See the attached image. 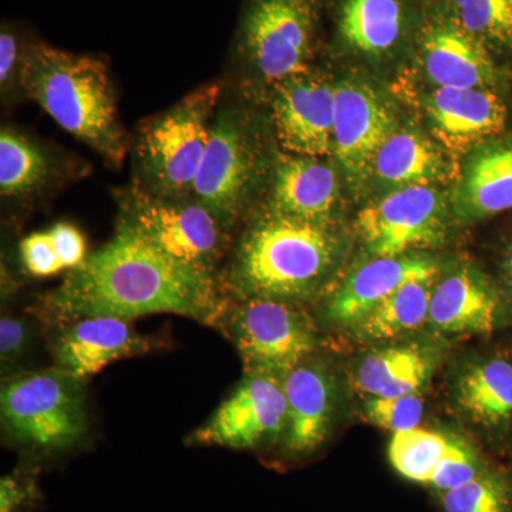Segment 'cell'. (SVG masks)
Listing matches in <instances>:
<instances>
[{
  "mask_svg": "<svg viewBox=\"0 0 512 512\" xmlns=\"http://www.w3.org/2000/svg\"><path fill=\"white\" fill-rule=\"evenodd\" d=\"M221 93L220 84H205L141 128L136 160L146 190L167 198L194 195Z\"/></svg>",
  "mask_w": 512,
  "mask_h": 512,
  "instance_id": "277c9868",
  "label": "cell"
},
{
  "mask_svg": "<svg viewBox=\"0 0 512 512\" xmlns=\"http://www.w3.org/2000/svg\"><path fill=\"white\" fill-rule=\"evenodd\" d=\"M394 187L431 185L443 180L447 164L439 148L416 131H393L373 160L372 171Z\"/></svg>",
  "mask_w": 512,
  "mask_h": 512,
  "instance_id": "cb8c5ba5",
  "label": "cell"
},
{
  "mask_svg": "<svg viewBox=\"0 0 512 512\" xmlns=\"http://www.w3.org/2000/svg\"><path fill=\"white\" fill-rule=\"evenodd\" d=\"M244 360L248 372L284 379L315 352V330L291 302L276 299H241L225 309L218 323ZM217 326V328H218Z\"/></svg>",
  "mask_w": 512,
  "mask_h": 512,
  "instance_id": "ba28073f",
  "label": "cell"
},
{
  "mask_svg": "<svg viewBox=\"0 0 512 512\" xmlns=\"http://www.w3.org/2000/svg\"><path fill=\"white\" fill-rule=\"evenodd\" d=\"M316 0H249L237 52L268 84L308 72L318 23Z\"/></svg>",
  "mask_w": 512,
  "mask_h": 512,
  "instance_id": "52a82bcc",
  "label": "cell"
},
{
  "mask_svg": "<svg viewBox=\"0 0 512 512\" xmlns=\"http://www.w3.org/2000/svg\"><path fill=\"white\" fill-rule=\"evenodd\" d=\"M119 225L178 264L215 276L224 255L227 231L194 197L167 198L144 187L117 192Z\"/></svg>",
  "mask_w": 512,
  "mask_h": 512,
  "instance_id": "8992f818",
  "label": "cell"
},
{
  "mask_svg": "<svg viewBox=\"0 0 512 512\" xmlns=\"http://www.w3.org/2000/svg\"><path fill=\"white\" fill-rule=\"evenodd\" d=\"M393 131V116L372 87L348 80L336 86L333 154L350 183L366 180L377 151Z\"/></svg>",
  "mask_w": 512,
  "mask_h": 512,
  "instance_id": "5bb4252c",
  "label": "cell"
},
{
  "mask_svg": "<svg viewBox=\"0 0 512 512\" xmlns=\"http://www.w3.org/2000/svg\"><path fill=\"white\" fill-rule=\"evenodd\" d=\"M286 399L281 377L248 372L210 419L188 436L191 446L252 450L282 439Z\"/></svg>",
  "mask_w": 512,
  "mask_h": 512,
  "instance_id": "30bf717a",
  "label": "cell"
},
{
  "mask_svg": "<svg viewBox=\"0 0 512 512\" xmlns=\"http://www.w3.org/2000/svg\"><path fill=\"white\" fill-rule=\"evenodd\" d=\"M511 485L500 473L484 470L470 483L443 493L444 512H508Z\"/></svg>",
  "mask_w": 512,
  "mask_h": 512,
  "instance_id": "f546056e",
  "label": "cell"
},
{
  "mask_svg": "<svg viewBox=\"0 0 512 512\" xmlns=\"http://www.w3.org/2000/svg\"><path fill=\"white\" fill-rule=\"evenodd\" d=\"M335 19L339 42L350 52L375 59L399 49L412 30L406 0H338Z\"/></svg>",
  "mask_w": 512,
  "mask_h": 512,
  "instance_id": "ffe728a7",
  "label": "cell"
},
{
  "mask_svg": "<svg viewBox=\"0 0 512 512\" xmlns=\"http://www.w3.org/2000/svg\"><path fill=\"white\" fill-rule=\"evenodd\" d=\"M286 424L282 446L289 456L305 457L318 450L332 430L335 383L325 366L306 360L282 379Z\"/></svg>",
  "mask_w": 512,
  "mask_h": 512,
  "instance_id": "2e32d148",
  "label": "cell"
},
{
  "mask_svg": "<svg viewBox=\"0 0 512 512\" xmlns=\"http://www.w3.org/2000/svg\"><path fill=\"white\" fill-rule=\"evenodd\" d=\"M370 423L392 433L419 427L424 414L420 393L402 397H370L365 406Z\"/></svg>",
  "mask_w": 512,
  "mask_h": 512,
  "instance_id": "1f68e13d",
  "label": "cell"
},
{
  "mask_svg": "<svg viewBox=\"0 0 512 512\" xmlns=\"http://www.w3.org/2000/svg\"><path fill=\"white\" fill-rule=\"evenodd\" d=\"M483 471L480 458L473 447L450 437L446 453L434 468L429 484L443 494L470 483Z\"/></svg>",
  "mask_w": 512,
  "mask_h": 512,
  "instance_id": "4dcf8cb0",
  "label": "cell"
},
{
  "mask_svg": "<svg viewBox=\"0 0 512 512\" xmlns=\"http://www.w3.org/2000/svg\"><path fill=\"white\" fill-rule=\"evenodd\" d=\"M84 383L55 366L9 377L0 392L3 430L39 453L76 446L89 427Z\"/></svg>",
  "mask_w": 512,
  "mask_h": 512,
  "instance_id": "5b68a950",
  "label": "cell"
},
{
  "mask_svg": "<svg viewBox=\"0 0 512 512\" xmlns=\"http://www.w3.org/2000/svg\"><path fill=\"white\" fill-rule=\"evenodd\" d=\"M357 232L375 256H402L439 245L447 232V207L433 185L397 188L359 212Z\"/></svg>",
  "mask_w": 512,
  "mask_h": 512,
  "instance_id": "8fae6325",
  "label": "cell"
},
{
  "mask_svg": "<svg viewBox=\"0 0 512 512\" xmlns=\"http://www.w3.org/2000/svg\"><path fill=\"white\" fill-rule=\"evenodd\" d=\"M458 406L474 423L501 427L512 419V365L490 359L468 369L457 383Z\"/></svg>",
  "mask_w": 512,
  "mask_h": 512,
  "instance_id": "d4e9b609",
  "label": "cell"
},
{
  "mask_svg": "<svg viewBox=\"0 0 512 512\" xmlns=\"http://www.w3.org/2000/svg\"><path fill=\"white\" fill-rule=\"evenodd\" d=\"M436 274V264L423 256H376L333 293L329 318L339 325L353 326L397 289L413 281H430Z\"/></svg>",
  "mask_w": 512,
  "mask_h": 512,
  "instance_id": "e0dca14e",
  "label": "cell"
},
{
  "mask_svg": "<svg viewBox=\"0 0 512 512\" xmlns=\"http://www.w3.org/2000/svg\"><path fill=\"white\" fill-rule=\"evenodd\" d=\"M424 72L443 89H488L497 80L491 49L451 18L440 3L416 37Z\"/></svg>",
  "mask_w": 512,
  "mask_h": 512,
  "instance_id": "7c38bea8",
  "label": "cell"
},
{
  "mask_svg": "<svg viewBox=\"0 0 512 512\" xmlns=\"http://www.w3.org/2000/svg\"><path fill=\"white\" fill-rule=\"evenodd\" d=\"M55 158L33 138L15 128L0 133V192L8 200H26L52 184Z\"/></svg>",
  "mask_w": 512,
  "mask_h": 512,
  "instance_id": "484cf974",
  "label": "cell"
},
{
  "mask_svg": "<svg viewBox=\"0 0 512 512\" xmlns=\"http://www.w3.org/2000/svg\"><path fill=\"white\" fill-rule=\"evenodd\" d=\"M508 269H510V275L512 278V251H511L510 259H508Z\"/></svg>",
  "mask_w": 512,
  "mask_h": 512,
  "instance_id": "74e56055",
  "label": "cell"
},
{
  "mask_svg": "<svg viewBox=\"0 0 512 512\" xmlns=\"http://www.w3.org/2000/svg\"><path fill=\"white\" fill-rule=\"evenodd\" d=\"M427 113L437 137L460 151L501 133L507 121V106L490 89L437 87L427 100Z\"/></svg>",
  "mask_w": 512,
  "mask_h": 512,
  "instance_id": "d6986e66",
  "label": "cell"
},
{
  "mask_svg": "<svg viewBox=\"0 0 512 512\" xmlns=\"http://www.w3.org/2000/svg\"><path fill=\"white\" fill-rule=\"evenodd\" d=\"M338 198V175L319 158L286 153L276 161L271 214L326 227Z\"/></svg>",
  "mask_w": 512,
  "mask_h": 512,
  "instance_id": "ac0fdd59",
  "label": "cell"
},
{
  "mask_svg": "<svg viewBox=\"0 0 512 512\" xmlns=\"http://www.w3.org/2000/svg\"><path fill=\"white\" fill-rule=\"evenodd\" d=\"M32 325L28 319L6 315L0 319V362L12 366L28 355L33 343Z\"/></svg>",
  "mask_w": 512,
  "mask_h": 512,
  "instance_id": "d590c367",
  "label": "cell"
},
{
  "mask_svg": "<svg viewBox=\"0 0 512 512\" xmlns=\"http://www.w3.org/2000/svg\"><path fill=\"white\" fill-rule=\"evenodd\" d=\"M42 306L59 325L94 316L133 320L168 313L217 328L227 302L215 276L178 264L117 225L111 241L47 292Z\"/></svg>",
  "mask_w": 512,
  "mask_h": 512,
  "instance_id": "6da1fadb",
  "label": "cell"
},
{
  "mask_svg": "<svg viewBox=\"0 0 512 512\" xmlns=\"http://www.w3.org/2000/svg\"><path fill=\"white\" fill-rule=\"evenodd\" d=\"M20 86L63 130L104 160L113 165L124 160L126 136L117 117L109 67L99 57L33 42Z\"/></svg>",
  "mask_w": 512,
  "mask_h": 512,
  "instance_id": "7a4b0ae2",
  "label": "cell"
},
{
  "mask_svg": "<svg viewBox=\"0 0 512 512\" xmlns=\"http://www.w3.org/2000/svg\"><path fill=\"white\" fill-rule=\"evenodd\" d=\"M500 302L491 286L470 269L448 275L431 292V328L446 335H485L497 325Z\"/></svg>",
  "mask_w": 512,
  "mask_h": 512,
  "instance_id": "44dd1931",
  "label": "cell"
},
{
  "mask_svg": "<svg viewBox=\"0 0 512 512\" xmlns=\"http://www.w3.org/2000/svg\"><path fill=\"white\" fill-rule=\"evenodd\" d=\"M450 437L416 427L394 433L389 444V460L406 480L429 484L434 468L446 453Z\"/></svg>",
  "mask_w": 512,
  "mask_h": 512,
  "instance_id": "f1b7e54d",
  "label": "cell"
},
{
  "mask_svg": "<svg viewBox=\"0 0 512 512\" xmlns=\"http://www.w3.org/2000/svg\"><path fill=\"white\" fill-rule=\"evenodd\" d=\"M336 252L338 242L325 225L268 212L242 237L225 282L238 301H303L325 282Z\"/></svg>",
  "mask_w": 512,
  "mask_h": 512,
  "instance_id": "3957f363",
  "label": "cell"
},
{
  "mask_svg": "<svg viewBox=\"0 0 512 512\" xmlns=\"http://www.w3.org/2000/svg\"><path fill=\"white\" fill-rule=\"evenodd\" d=\"M151 340L138 333L130 320L94 316L60 323L50 345V355L57 369L86 382L104 367L146 355Z\"/></svg>",
  "mask_w": 512,
  "mask_h": 512,
  "instance_id": "9a60e30c",
  "label": "cell"
},
{
  "mask_svg": "<svg viewBox=\"0 0 512 512\" xmlns=\"http://www.w3.org/2000/svg\"><path fill=\"white\" fill-rule=\"evenodd\" d=\"M336 86L308 72L276 86L272 121L288 154L326 157L333 153Z\"/></svg>",
  "mask_w": 512,
  "mask_h": 512,
  "instance_id": "4fadbf2b",
  "label": "cell"
},
{
  "mask_svg": "<svg viewBox=\"0 0 512 512\" xmlns=\"http://www.w3.org/2000/svg\"><path fill=\"white\" fill-rule=\"evenodd\" d=\"M433 279L413 281L384 299L352 326L362 342H382L420 328L429 320Z\"/></svg>",
  "mask_w": 512,
  "mask_h": 512,
  "instance_id": "4316f807",
  "label": "cell"
},
{
  "mask_svg": "<svg viewBox=\"0 0 512 512\" xmlns=\"http://www.w3.org/2000/svg\"><path fill=\"white\" fill-rule=\"evenodd\" d=\"M436 367V357L421 346H390L370 353L357 367V387L370 397L420 393Z\"/></svg>",
  "mask_w": 512,
  "mask_h": 512,
  "instance_id": "603a6c76",
  "label": "cell"
},
{
  "mask_svg": "<svg viewBox=\"0 0 512 512\" xmlns=\"http://www.w3.org/2000/svg\"><path fill=\"white\" fill-rule=\"evenodd\" d=\"M466 32L490 49L512 53V0H439Z\"/></svg>",
  "mask_w": 512,
  "mask_h": 512,
  "instance_id": "83f0119b",
  "label": "cell"
},
{
  "mask_svg": "<svg viewBox=\"0 0 512 512\" xmlns=\"http://www.w3.org/2000/svg\"><path fill=\"white\" fill-rule=\"evenodd\" d=\"M33 42L25 39L22 30L13 23L3 22L0 29V87L9 93L16 82L20 83L23 64Z\"/></svg>",
  "mask_w": 512,
  "mask_h": 512,
  "instance_id": "836d02e7",
  "label": "cell"
},
{
  "mask_svg": "<svg viewBox=\"0 0 512 512\" xmlns=\"http://www.w3.org/2000/svg\"><path fill=\"white\" fill-rule=\"evenodd\" d=\"M19 256L25 271L35 278H49L64 271L47 231L33 232L23 238L19 244Z\"/></svg>",
  "mask_w": 512,
  "mask_h": 512,
  "instance_id": "e575fe53",
  "label": "cell"
},
{
  "mask_svg": "<svg viewBox=\"0 0 512 512\" xmlns=\"http://www.w3.org/2000/svg\"><path fill=\"white\" fill-rule=\"evenodd\" d=\"M261 171V154L248 120L220 103L192 197L229 229L244 211Z\"/></svg>",
  "mask_w": 512,
  "mask_h": 512,
  "instance_id": "9c48e42d",
  "label": "cell"
},
{
  "mask_svg": "<svg viewBox=\"0 0 512 512\" xmlns=\"http://www.w3.org/2000/svg\"><path fill=\"white\" fill-rule=\"evenodd\" d=\"M512 210V141L481 148L468 163L456 195V211L467 221Z\"/></svg>",
  "mask_w": 512,
  "mask_h": 512,
  "instance_id": "7402d4cb",
  "label": "cell"
},
{
  "mask_svg": "<svg viewBox=\"0 0 512 512\" xmlns=\"http://www.w3.org/2000/svg\"><path fill=\"white\" fill-rule=\"evenodd\" d=\"M37 470L16 468L0 480V512H26L39 504Z\"/></svg>",
  "mask_w": 512,
  "mask_h": 512,
  "instance_id": "d6a6232c",
  "label": "cell"
},
{
  "mask_svg": "<svg viewBox=\"0 0 512 512\" xmlns=\"http://www.w3.org/2000/svg\"><path fill=\"white\" fill-rule=\"evenodd\" d=\"M50 241L64 271H73L87 259L86 239L76 225L57 222L49 229Z\"/></svg>",
  "mask_w": 512,
  "mask_h": 512,
  "instance_id": "8d00e7d4",
  "label": "cell"
}]
</instances>
